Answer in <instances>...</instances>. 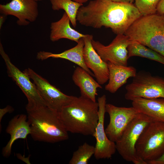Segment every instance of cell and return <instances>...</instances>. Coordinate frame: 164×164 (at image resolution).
I'll return each instance as SVG.
<instances>
[{
    "label": "cell",
    "mask_w": 164,
    "mask_h": 164,
    "mask_svg": "<svg viewBox=\"0 0 164 164\" xmlns=\"http://www.w3.org/2000/svg\"><path fill=\"white\" fill-rule=\"evenodd\" d=\"M127 49L129 58L134 56H139L164 65V56L137 41L131 40Z\"/></svg>",
    "instance_id": "obj_21"
},
{
    "label": "cell",
    "mask_w": 164,
    "mask_h": 164,
    "mask_svg": "<svg viewBox=\"0 0 164 164\" xmlns=\"http://www.w3.org/2000/svg\"><path fill=\"white\" fill-rule=\"evenodd\" d=\"M161 0H135V5L142 16L156 13L158 5Z\"/></svg>",
    "instance_id": "obj_24"
},
{
    "label": "cell",
    "mask_w": 164,
    "mask_h": 164,
    "mask_svg": "<svg viewBox=\"0 0 164 164\" xmlns=\"http://www.w3.org/2000/svg\"><path fill=\"white\" fill-rule=\"evenodd\" d=\"M52 9L58 11L63 9L69 16L73 27L77 25L76 17L77 12L83 4L78 3L72 0H50Z\"/></svg>",
    "instance_id": "obj_22"
},
{
    "label": "cell",
    "mask_w": 164,
    "mask_h": 164,
    "mask_svg": "<svg viewBox=\"0 0 164 164\" xmlns=\"http://www.w3.org/2000/svg\"><path fill=\"white\" fill-rule=\"evenodd\" d=\"M84 46V41L83 38H82L79 39L75 46L70 49L59 53L41 51L37 53L36 58L37 59L41 60L50 57L67 60L77 64L85 70L92 76L95 77L93 73L87 67L85 63L83 57Z\"/></svg>",
    "instance_id": "obj_16"
},
{
    "label": "cell",
    "mask_w": 164,
    "mask_h": 164,
    "mask_svg": "<svg viewBox=\"0 0 164 164\" xmlns=\"http://www.w3.org/2000/svg\"><path fill=\"white\" fill-rule=\"evenodd\" d=\"M142 16L133 4L110 0H93L79 9L76 20L84 26L110 28L117 35L124 34L131 25Z\"/></svg>",
    "instance_id": "obj_1"
},
{
    "label": "cell",
    "mask_w": 164,
    "mask_h": 164,
    "mask_svg": "<svg viewBox=\"0 0 164 164\" xmlns=\"http://www.w3.org/2000/svg\"><path fill=\"white\" fill-rule=\"evenodd\" d=\"M26 109L34 140L53 143L68 139L58 111L45 104H27Z\"/></svg>",
    "instance_id": "obj_2"
},
{
    "label": "cell",
    "mask_w": 164,
    "mask_h": 164,
    "mask_svg": "<svg viewBox=\"0 0 164 164\" xmlns=\"http://www.w3.org/2000/svg\"><path fill=\"white\" fill-rule=\"evenodd\" d=\"M131 41L128 36L121 34L117 35L111 43L107 46L93 39L91 43L94 50L105 62L127 66L129 58L127 48Z\"/></svg>",
    "instance_id": "obj_10"
},
{
    "label": "cell",
    "mask_w": 164,
    "mask_h": 164,
    "mask_svg": "<svg viewBox=\"0 0 164 164\" xmlns=\"http://www.w3.org/2000/svg\"><path fill=\"white\" fill-rule=\"evenodd\" d=\"M83 38L84 42L83 57L85 63L92 71L97 82L100 85H103L109 79L108 63L101 59L93 48L91 43L93 36L86 34Z\"/></svg>",
    "instance_id": "obj_14"
},
{
    "label": "cell",
    "mask_w": 164,
    "mask_h": 164,
    "mask_svg": "<svg viewBox=\"0 0 164 164\" xmlns=\"http://www.w3.org/2000/svg\"><path fill=\"white\" fill-rule=\"evenodd\" d=\"M124 34L164 56V14L142 16Z\"/></svg>",
    "instance_id": "obj_4"
},
{
    "label": "cell",
    "mask_w": 164,
    "mask_h": 164,
    "mask_svg": "<svg viewBox=\"0 0 164 164\" xmlns=\"http://www.w3.org/2000/svg\"><path fill=\"white\" fill-rule=\"evenodd\" d=\"M0 54L5 61L8 76L12 79L22 91L27 99V103L47 105L35 84L31 82L28 76L23 71H21L12 63L1 43Z\"/></svg>",
    "instance_id": "obj_11"
},
{
    "label": "cell",
    "mask_w": 164,
    "mask_h": 164,
    "mask_svg": "<svg viewBox=\"0 0 164 164\" xmlns=\"http://www.w3.org/2000/svg\"><path fill=\"white\" fill-rule=\"evenodd\" d=\"M70 20L67 13L64 12L58 21L52 22L50 25V40L55 42L61 39H66L77 43L79 39L85 36L72 28L70 25Z\"/></svg>",
    "instance_id": "obj_20"
},
{
    "label": "cell",
    "mask_w": 164,
    "mask_h": 164,
    "mask_svg": "<svg viewBox=\"0 0 164 164\" xmlns=\"http://www.w3.org/2000/svg\"><path fill=\"white\" fill-rule=\"evenodd\" d=\"M105 109L110 118L109 122L105 129V133L109 139L115 143L139 112L133 106L119 107L110 104H106Z\"/></svg>",
    "instance_id": "obj_9"
},
{
    "label": "cell",
    "mask_w": 164,
    "mask_h": 164,
    "mask_svg": "<svg viewBox=\"0 0 164 164\" xmlns=\"http://www.w3.org/2000/svg\"><path fill=\"white\" fill-rule=\"evenodd\" d=\"M98 104L81 96L77 97L58 112L68 132L92 135L98 120Z\"/></svg>",
    "instance_id": "obj_3"
},
{
    "label": "cell",
    "mask_w": 164,
    "mask_h": 164,
    "mask_svg": "<svg viewBox=\"0 0 164 164\" xmlns=\"http://www.w3.org/2000/svg\"><path fill=\"white\" fill-rule=\"evenodd\" d=\"M132 106L139 113L152 120L164 122V98H135L132 101Z\"/></svg>",
    "instance_id": "obj_18"
},
{
    "label": "cell",
    "mask_w": 164,
    "mask_h": 164,
    "mask_svg": "<svg viewBox=\"0 0 164 164\" xmlns=\"http://www.w3.org/2000/svg\"><path fill=\"white\" fill-rule=\"evenodd\" d=\"M109 72L108 82L105 87V90L114 93L125 84L128 78L134 77L137 72L136 68L132 66L117 65L107 63Z\"/></svg>",
    "instance_id": "obj_17"
},
{
    "label": "cell",
    "mask_w": 164,
    "mask_h": 164,
    "mask_svg": "<svg viewBox=\"0 0 164 164\" xmlns=\"http://www.w3.org/2000/svg\"><path fill=\"white\" fill-rule=\"evenodd\" d=\"M72 79L75 85L79 88L81 96L96 101V97L98 95L97 89L102 87L88 72L79 66L77 67Z\"/></svg>",
    "instance_id": "obj_19"
},
{
    "label": "cell",
    "mask_w": 164,
    "mask_h": 164,
    "mask_svg": "<svg viewBox=\"0 0 164 164\" xmlns=\"http://www.w3.org/2000/svg\"><path fill=\"white\" fill-rule=\"evenodd\" d=\"M0 12L6 16L12 15L17 18V23L19 26H27L38 17V5L34 0H12L0 5Z\"/></svg>",
    "instance_id": "obj_13"
},
{
    "label": "cell",
    "mask_w": 164,
    "mask_h": 164,
    "mask_svg": "<svg viewBox=\"0 0 164 164\" xmlns=\"http://www.w3.org/2000/svg\"><path fill=\"white\" fill-rule=\"evenodd\" d=\"M113 2L127 3L133 4L135 0H110Z\"/></svg>",
    "instance_id": "obj_28"
},
{
    "label": "cell",
    "mask_w": 164,
    "mask_h": 164,
    "mask_svg": "<svg viewBox=\"0 0 164 164\" xmlns=\"http://www.w3.org/2000/svg\"><path fill=\"white\" fill-rule=\"evenodd\" d=\"M94 153L95 146L85 142L73 153L69 164H87Z\"/></svg>",
    "instance_id": "obj_23"
},
{
    "label": "cell",
    "mask_w": 164,
    "mask_h": 164,
    "mask_svg": "<svg viewBox=\"0 0 164 164\" xmlns=\"http://www.w3.org/2000/svg\"><path fill=\"white\" fill-rule=\"evenodd\" d=\"M97 102L99 106V120L92 135L96 140L94 155L97 159H109L111 158L115 153L116 149L115 143L109 139L104 128L105 108L106 104V95H103L99 97Z\"/></svg>",
    "instance_id": "obj_12"
},
{
    "label": "cell",
    "mask_w": 164,
    "mask_h": 164,
    "mask_svg": "<svg viewBox=\"0 0 164 164\" xmlns=\"http://www.w3.org/2000/svg\"><path fill=\"white\" fill-rule=\"evenodd\" d=\"M135 148L138 157L147 163L160 157L164 153V122L152 120L142 132Z\"/></svg>",
    "instance_id": "obj_6"
},
{
    "label": "cell",
    "mask_w": 164,
    "mask_h": 164,
    "mask_svg": "<svg viewBox=\"0 0 164 164\" xmlns=\"http://www.w3.org/2000/svg\"><path fill=\"white\" fill-rule=\"evenodd\" d=\"M13 108L10 106L7 105L4 108L0 109V123L4 116L7 113H11L13 111Z\"/></svg>",
    "instance_id": "obj_25"
},
{
    "label": "cell",
    "mask_w": 164,
    "mask_h": 164,
    "mask_svg": "<svg viewBox=\"0 0 164 164\" xmlns=\"http://www.w3.org/2000/svg\"><path fill=\"white\" fill-rule=\"evenodd\" d=\"M133 78L125 87L126 100L132 101L138 97L164 98V78L144 70L137 72Z\"/></svg>",
    "instance_id": "obj_7"
},
{
    "label": "cell",
    "mask_w": 164,
    "mask_h": 164,
    "mask_svg": "<svg viewBox=\"0 0 164 164\" xmlns=\"http://www.w3.org/2000/svg\"><path fill=\"white\" fill-rule=\"evenodd\" d=\"M34 0L37 2L38 1H41L43 0Z\"/></svg>",
    "instance_id": "obj_31"
},
{
    "label": "cell",
    "mask_w": 164,
    "mask_h": 164,
    "mask_svg": "<svg viewBox=\"0 0 164 164\" xmlns=\"http://www.w3.org/2000/svg\"><path fill=\"white\" fill-rule=\"evenodd\" d=\"M156 13L159 15L164 14V0H161L159 4Z\"/></svg>",
    "instance_id": "obj_27"
},
{
    "label": "cell",
    "mask_w": 164,
    "mask_h": 164,
    "mask_svg": "<svg viewBox=\"0 0 164 164\" xmlns=\"http://www.w3.org/2000/svg\"><path fill=\"white\" fill-rule=\"evenodd\" d=\"M5 131L10 135V138L3 148L2 154L4 157L8 158L11 155L12 146L14 142L19 139H25L30 134V125L27 115L20 114L14 116L9 121Z\"/></svg>",
    "instance_id": "obj_15"
},
{
    "label": "cell",
    "mask_w": 164,
    "mask_h": 164,
    "mask_svg": "<svg viewBox=\"0 0 164 164\" xmlns=\"http://www.w3.org/2000/svg\"><path fill=\"white\" fill-rule=\"evenodd\" d=\"M152 120L146 115L138 113L115 142L116 151L125 161L135 164H147L137 155L135 146L144 129Z\"/></svg>",
    "instance_id": "obj_5"
},
{
    "label": "cell",
    "mask_w": 164,
    "mask_h": 164,
    "mask_svg": "<svg viewBox=\"0 0 164 164\" xmlns=\"http://www.w3.org/2000/svg\"><path fill=\"white\" fill-rule=\"evenodd\" d=\"M73 1L82 4L85 3L87 2L88 0H72Z\"/></svg>",
    "instance_id": "obj_29"
},
{
    "label": "cell",
    "mask_w": 164,
    "mask_h": 164,
    "mask_svg": "<svg viewBox=\"0 0 164 164\" xmlns=\"http://www.w3.org/2000/svg\"><path fill=\"white\" fill-rule=\"evenodd\" d=\"M2 15L0 16V28H1V26H2L4 21L5 20L4 19L5 18V16H6L4 15Z\"/></svg>",
    "instance_id": "obj_30"
},
{
    "label": "cell",
    "mask_w": 164,
    "mask_h": 164,
    "mask_svg": "<svg viewBox=\"0 0 164 164\" xmlns=\"http://www.w3.org/2000/svg\"><path fill=\"white\" fill-rule=\"evenodd\" d=\"M23 72L32 80L47 105L58 112L76 97L64 94L30 68L25 69Z\"/></svg>",
    "instance_id": "obj_8"
},
{
    "label": "cell",
    "mask_w": 164,
    "mask_h": 164,
    "mask_svg": "<svg viewBox=\"0 0 164 164\" xmlns=\"http://www.w3.org/2000/svg\"><path fill=\"white\" fill-rule=\"evenodd\" d=\"M147 164H164V153L156 159L147 162Z\"/></svg>",
    "instance_id": "obj_26"
}]
</instances>
